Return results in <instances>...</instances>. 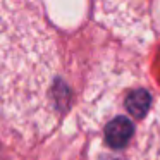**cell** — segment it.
Listing matches in <instances>:
<instances>
[{
	"label": "cell",
	"instance_id": "cell-1",
	"mask_svg": "<svg viewBox=\"0 0 160 160\" xmlns=\"http://www.w3.org/2000/svg\"><path fill=\"white\" fill-rule=\"evenodd\" d=\"M57 71L42 0H0V131L29 141L55 126Z\"/></svg>",
	"mask_w": 160,
	"mask_h": 160
},
{
	"label": "cell",
	"instance_id": "cell-2",
	"mask_svg": "<svg viewBox=\"0 0 160 160\" xmlns=\"http://www.w3.org/2000/svg\"><path fill=\"white\" fill-rule=\"evenodd\" d=\"M132 134V124L128 117H119L112 119L105 128V141L112 148H124L128 141L131 139Z\"/></svg>",
	"mask_w": 160,
	"mask_h": 160
},
{
	"label": "cell",
	"instance_id": "cell-3",
	"mask_svg": "<svg viewBox=\"0 0 160 160\" xmlns=\"http://www.w3.org/2000/svg\"><path fill=\"white\" fill-rule=\"evenodd\" d=\"M150 105H152V98L150 93L143 88L138 90H132L131 95L126 100V108L129 110V114H132L134 117H143V115L148 112Z\"/></svg>",
	"mask_w": 160,
	"mask_h": 160
},
{
	"label": "cell",
	"instance_id": "cell-4",
	"mask_svg": "<svg viewBox=\"0 0 160 160\" xmlns=\"http://www.w3.org/2000/svg\"><path fill=\"white\" fill-rule=\"evenodd\" d=\"M138 2H139V4H141V5H143V2H141V0H138ZM143 7H145V5H143ZM145 9H146V7H145Z\"/></svg>",
	"mask_w": 160,
	"mask_h": 160
}]
</instances>
